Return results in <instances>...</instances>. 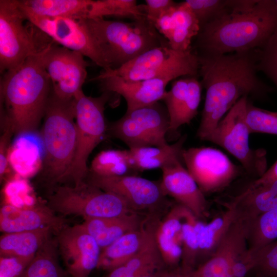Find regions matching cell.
Here are the masks:
<instances>
[{"instance_id": "obj_49", "label": "cell", "mask_w": 277, "mask_h": 277, "mask_svg": "<svg viewBox=\"0 0 277 277\" xmlns=\"http://www.w3.org/2000/svg\"><path fill=\"white\" fill-rule=\"evenodd\" d=\"M159 271L157 273H154V274H149V275H144V276H140V277H158L160 274V273L163 271Z\"/></svg>"}, {"instance_id": "obj_19", "label": "cell", "mask_w": 277, "mask_h": 277, "mask_svg": "<svg viewBox=\"0 0 277 277\" xmlns=\"http://www.w3.org/2000/svg\"><path fill=\"white\" fill-rule=\"evenodd\" d=\"M249 222L236 219L211 257L199 265L198 277H233L231 266L238 254L247 247Z\"/></svg>"}, {"instance_id": "obj_9", "label": "cell", "mask_w": 277, "mask_h": 277, "mask_svg": "<svg viewBox=\"0 0 277 277\" xmlns=\"http://www.w3.org/2000/svg\"><path fill=\"white\" fill-rule=\"evenodd\" d=\"M47 205L54 212L81 216L84 220L137 213L121 196L86 181L77 186H56L48 195Z\"/></svg>"}, {"instance_id": "obj_50", "label": "cell", "mask_w": 277, "mask_h": 277, "mask_svg": "<svg viewBox=\"0 0 277 277\" xmlns=\"http://www.w3.org/2000/svg\"><path fill=\"white\" fill-rule=\"evenodd\" d=\"M275 3H276V5H277V0H275Z\"/></svg>"}, {"instance_id": "obj_13", "label": "cell", "mask_w": 277, "mask_h": 277, "mask_svg": "<svg viewBox=\"0 0 277 277\" xmlns=\"http://www.w3.org/2000/svg\"><path fill=\"white\" fill-rule=\"evenodd\" d=\"M42 60L51 83L52 92L56 97L71 100L82 90L88 63L82 54L53 41L45 49Z\"/></svg>"}, {"instance_id": "obj_11", "label": "cell", "mask_w": 277, "mask_h": 277, "mask_svg": "<svg viewBox=\"0 0 277 277\" xmlns=\"http://www.w3.org/2000/svg\"><path fill=\"white\" fill-rule=\"evenodd\" d=\"M170 120L167 109L160 102L137 108L112 123L107 131L125 143L129 149L145 147H165Z\"/></svg>"}, {"instance_id": "obj_18", "label": "cell", "mask_w": 277, "mask_h": 277, "mask_svg": "<svg viewBox=\"0 0 277 277\" xmlns=\"http://www.w3.org/2000/svg\"><path fill=\"white\" fill-rule=\"evenodd\" d=\"M67 220L55 215L47 205L18 207L7 204L0 210V230L4 233L50 227L56 234L67 225Z\"/></svg>"}, {"instance_id": "obj_41", "label": "cell", "mask_w": 277, "mask_h": 277, "mask_svg": "<svg viewBox=\"0 0 277 277\" xmlns=\"http://www.w3.org/2000/svg\"><path fill=\"white\" fill-rule=\"evenodd\" d=\"M253 270L259 277H277V241L256 251Z\"/></svg>"}, {"instance_id": "obj_32", "label": "cell", "mask_w": 277, "mask_h": 277, "mask_svg": "<svg viewBox=\"0 0 277 277\" xmlns=\"http://www.w3.org/2000/svg\"><path fill=\"white\" fill-rule=\"evenodd\" d=\"M223 214L208 224H204L199 232L197 264H203L213 254L236 217L235 209L227 205Z\"/></svg>"}, {"instance_id": "obj_26", "label": "cell", "mask_w": 277, "mask_h": 277, "mask_svg": "<svg viewBox=\"0 0 277 277\" xmlns=\"http://www.w3.org/2000/svg\"><path fill=\"white\" fill-rule=\"evenodd\" d=\"M227 205L235 209L238 217L250 222L259 215L277 208V180L258 186L247 187Z\"/></svg>"}, {"instance_id": "obj_8", "label": "cell", "mask_w": 277, "mask_h": 277, "mask_svg": "<svg viewBox=\"0 0 277 277\" xmlns=\"http://www.w3.org/2000/svg\"><path fill=\"white\" fill-rule=\"evenodd\" d=\"M110 97L108 92L97 97L89 96L83 90L74 96L76 148L64 185L77 186L85 181L89 172L88 159L107 131L104 111Z\"/></svg>"}, {"instance_id": "obj_46", "label": "cell", "mask_w": 277, "mask_h": 277, "mask_svg": "<svg viewBox=\"0 0 277 277\" xmlns=\"http://www.w3.org/2000/svg\"><path fill=\"white\" fill-rule=\"evenodd\" d=\"M277 180V161L260 177L255 179L248 187H255Z\"/></svg>"}, {"instance_id": "obj_43", "label": "cell", "mask_w": 277, "mask_h": 277, "mask_svg": "<svg viewBox=\"0 0 277 277\" xmlns=\"http://www.w3.org/2000/svg\"><path fill=\"white\" fill-rule=\"evenodd\" d=\"M34 256L0 257V277H20Z\"/></svg>"}, {"instance_id": "obj_39", "label": "cell", "mask_w": 277, "mask_h": 277, "mask_svg": "<svg viewBox=\"0 0 277 277\" xmlns=\"http://www.w3.org/2000/svg\"><path fill=\"white\" fill-rule=\"evenodd\" d=\"M246 120L250 134L262 133L277 135V111H271L254 106L248 100Z\"/></svg>"}, {"instance_id": "obj_28", "label": "cell", "mask_w": 277, "mask_h": 277, "mask_svg": "<svg viewBox=\"0 0 277 277\" xmlns=\"http://www.w3.org/2000/svg\"><path fill=\"white\" fill-rule=\"evenodd\" d=\"M158 223L141 249L125 264L110 271L106 277H140L164 270L166 266L155 239Z\"/></svg>"}, {"instance_id": "obj_5", "label": "cell", "mask_w": 277, "mask_h": 277, "mask_svg": "<svg viewBox=\"0 0 277 277\" xmlns=\"http://www.w3.org/2000/svg\"><path fill=\"white\" fill-rule=\"evenodd\" d=\"M84 21L98 43L109 69L118 68L149 50L169 45L147 18L132 22L104 18Z\"/></svg>"}, {"instance_id": "obj_14", "label": "cell", "mask_w": 277, "mask_h": 277, "mask_svg": "<svg viewBox=\"0 0 277 277\" xmlns=\"http://www.w3.org/2000/svg\"><path fill=\"white\" fill-rule=\"evenodd\" d=\"M101 189L122 197L135 212L154 214L169 205L161 186L155 182L134 175L101 177L88 173L85 180Z\"/></svg>"}, {"instance_id": "obj_36", "label": "cell", "mask_w": 277, "mask_h": 277, "mask_svg": "<svg viewBox=\"0 0 277 277\" xmlns=\"http://www.w3.org/2000/svg\"><path fill=\"white\" fill-rule=\"evenodd\" d=\"M277 240V208L266 212L249 223L247 244L258 251Z\"/></svg>"}, {"instance_id": "obj_47", "label": "cell", "mask_w": 277, "mask_h": 277, "mask_svg": "<svg viewBox=\"0 0 277 277\" xmlns=\"http://www.w3.org/2000/svg\"><path fill=\"white\" fill-rule=\"evenodd\" d=\"M186 273L180 266L175 268H170V270H163L158 277H184Z\"/></svg>"}, {"instance_id": "obj_25", "label": "cell", "mask_w": 277, "mask_h": 277, "mask_svg": "<svg viewBox=\"0 0 277 277\" xmlns=\"http://www.w3.org/2000/svg\"><path fill=\"white\" fill-rule=\"evenodd\" d=\"M185 207L177 204L159 221L155 231V239L162 260L170 268L179 267L181 263L182 228Z\"/></svg>"}, {"instance_id": "obj_2", "label": "cell", "mask_w": 277, "mask_h": 277, "mask_svg": "<svg viewBox=\"0 0 277 277\" xmlns=\"http://www.w3.org/2000/svg\"><path fill=\"white\" fill-rule=\"evenodd\" d=\"M277 30L275 0H258L251 8L226 13L203 26L196 36L197 55H222L263 47Z\"/></svg>"}, {"instance_id": "obj_24", "label": "cell", "mask_w": 277, "mask_h": 277, "mask_svg": "<svg viewBox=\"0 0 277 277\" xmlns=\"http://www.w3.org/2000/svg\"><path fill=\"white\" fill-rule=\"evenodd\" d=\"M150 217L141 228L127 233L102 250L97 268L110 271L133 257L159 222L157 216L154 215L151 220Z\"/></svg>"}, {"instance_id": "obj_34", "label": "cell", "mask_w": 277, "mask_h": 277, "mask_svg": "<svg viewBox=\"0 0 277 277\" xmlns=\"http://www.w3.org/2000/svg\"><path fill=\"white\" fill-rule=\"evenodd\" d=\"M58 254L55 239L52 238L35 254L20 277H66Z\"/></svg>"}, {"instance_id": "obj_20", "label": "cell", "mask_w": 277, "mask_h": 277, "mask_svg": "<svg viewBox=\"0 0 277 277\" xmlns=\"http://www.w3.org/2000/svg\"><path fill=\"white\" fill-rule=\"evenodd\" d=\"M202 86L195 76L175 80L162 100L170 120L169 132L189 124L197 114Z\"/></svg>"}, {"instance_id": "obj_22", "label": "cell", "mask_w": 277, "mask_h": 277, "mask_svg": "<svg viewBox=\"0 0 277 277\" xmlns=\"http://www.w3.org/2000/svg\"><path fill=\"white\" fill-rule=\"evenodd\" d=\"M153 24L170 47L180 51L191 48L192 39L200 31L198 20L184 1L176 3Z\"/></svg>"}, {"instance_id": "obj_48", "label": "cell", "mask_w": 277, "mask_h": 277, "mask_svg": "<svg viewBox=\"0 0 277 277\" xmlns=\"http://www.w3.org/2000/svg\"><path fill=\"white\" fill-rule=\"evenodd\" d=\"M184 277H197L194 272V270L191 272L186 273Z\"/></svg>"}, {"instance_id": "obj_17", "label": "cell", "mask_w": 277, "mask_h": 277, "mask_svg": "<svg viewBox=\"0 0 277 277\" xmlns=\"http://www.w3.org/2000/svg\"><path fill=\"white\" fill-rule=\"evenodd\" d=\"M182 163V160H176L161 169V186L166 195L173 197L200 219L206 214L207 202Z\"/></svg>"}, {"instance_id": "obj_16", "label": "cell", "mask_w": 277, "mask_h": 277, "mask_svg": "<svg viewBox=\"0 0 277 277\" xmlns=\"http://www.w3.org/2000/svg\"><path fill=\"white\" fill-rule=\"evenodd\" d=\"M54 238L66 273L70 277H89L97 267L101 248L82 224L66 226Z\"/></svg>"}, {"instance_id": "obj_35", "label": "cell", "mask_w": 277, "mask_h": 277, "mask_svg": "<svg viewBox=\"0 0 277 277\" xmlns=\"http://www.w3.org/2000/svg\"><path fill=\"white\" fill-rule=\"evenodd\" d=\"M133 171L128 150L108 149L99 152L93 159L89 173L101 177L129 175Z\"/></svg>"}, {"instance_id": "obj_40", "label": "cell", "mask_w": 277, "mask_h": 277, "mask_svg": "<svg viewBox=\"0 0 277 277\" xmlns=\"http://www.w3.org/2000/svg\"><path fill=\"white\" fill-rule=\"evenodd\" d=\"M255 51L258 71L263 72L277 88V30L263 47Z\"/></svg>"}, {"instance_id": "obj_10", "label": "cell", "mask_w": 277, "mask_h": 277, "mask_svg": "<svg viewBox=\"0 0 277 277\" xmlns=\"http://www.w3.org/2000/svg\"><path fill=\"white\" fill-rule=\"evenodd\" d=\"M249 97L243 96L219 122L205 139L226 150L241 163L244 170L258 179L267 170L266 151L250 147V131L246 120Z\"/></svg>"}, {"instance_id": "obj_38", "label": "cell", "mask_w": 277, "mask_h": 277, "mask_svg": "<svg viewBox=\"0 0 277 277\" xmlns=\"http://www.w3.org/2000/svg\"><path fill=\"white\" fill-rule=\"evenodd\" d=\"M184 2L195 15L200 29L209 22L232 12L231 0H186Z\"/></svg>"}, {"instance_id": "obj_37", "label": "cell", "mask_w": 277, "mask_h": 277, "mask_svg": "<svg viewBox=\"0 0 277 277\" xmlns=\"http://www.w3.org/2000/svg\"><path fill=\"white\" fill-rule=\"evenodd\" d=\"M105 16L127 17L133 20L146 18L143 5H137L135 0H92L87 18Z\"/></svg>"}, {"instance_id": "obj_30", "label": "cell", "mask_w": 277, "mask_h": 277, "mask_svg": "<svg viewBox=\"0 0 277 277\" xmlns=\"http://www.w3.org/2000/svg\"><path fill=\"white\" fill-rule=\"evenodd\" d=\"M186 135L165 147L145 146L129 149L131 168L134 171H142L165 166L176 160H182V154Z\"/></svg>"}, {"instance_id": "obj_7", "label": "cell", "mask_w": 277, "mask_h": 277, "mask_svg": "<svg viewBox=\"0 0 277 277\" xmlns=\"http://www.w3.org/2000/svg\"><path fill=\"white\" fill-rule=\"evenodd\" d=\"M199 68V57L192 48L180 51L167 45L149 50L118 68L103 70L91 81L117 76L132 81L162 78L171 82L181 76L196 77Z\"/></svg>"}, {"instance_id": "obj_42", "label": "cell", "mask_w": 277, "mask_h": 277, "mask_svg": "<svg viewBox=\"0 0 277 277\" xmlns=\"http://www.w3.org/2000/svg\"><path fill=\"white\" fill-rule=\"evenodd\" d=\"M2 132L0 137V179L2 181L10 170L8 163V152L11 146V139L15 134L12 125L6 118H1Z\"/></svg>"}, {"instance_id": "obj_29", "label": "cell", "mask_w": 277, "mask_h": 277, "mask_svg": "<svg viewBox=\"0 0 277 277\" xmlns=\"http://www.w3.org/2000/svg\"><path fill=\"white\" fill-rule=\"evenodd\" d=\"M26 16L86 19L92 0H18Z\"/></svg>"}, {"instance_id": "obj_33", "label": "cell", "mask_w": 277, "mask_h": 277, "mask_svg": "<svg viewBox=\"0 0 277 277\" xmlns=\"http://www.w3.org/2000/svg\"><path fill=\"white\" fill-rule=\"evenodd\" d=\"M204 223L185 208L182 228V257L180 267L186 272L194 271L197 264L199 232Z\"/></svg>"}, {"instance_id": "obj_1", "label": "cell", "mask_w": 277, "mask_h": 277, "mask_svg": "<svg viewBox=\"0 0 277 277\" xmlns=\"http://www.w3.org/2000/svg\"><path fill=\"white\" fill-rule=\"evenodd\" d=\"M255 50L222 55H198L199 75L206 98L196 135L201 140L213 131L243 96L262 98L270 91L258 76Z\"/></svg>"}, {"instance_id": "obj_21", "label": "cell", "mask_w": 277, "mask_h": 277, "mask_svg": "<svg viewBox=\"0 0 277 277\" xmlns=\"http://www.w3.org/2000/svg\"><path fill=\"white\" fill-rule=\"evenodd\" d=\"M103 92H113L122 96L126 101V111L152 105L162 101L169 81L153 78L128 81L117 76L100 79Z\"/></svg>"}, {"instance_id": "obj_27", "label": "cell", "mask_w": 277, "mask_h": 277, "mask_svg": "<svg viewBox=\"0 0 277 277\" xmlns=\"http://www.w3.org/2000/svg\"><path fill=\"white\" fill-rule=\"evenodd\" d=\"M146 220L140 213H131L116 217L86 219L82 225L102 250L127 233L141 228Z\"/></svg>"}, {"instance_id": "obj_31", "label": "cell", "mask_w": 277, "mask_h": 277, "mask_svg": "<svg viewBox=\"0 0 277 277\" xmlns=\"http://www.w3.org/2000/svg\"><path fill=\"white\" fill-rule=\"evenodd\" d=\"M55 234L50 227L23 232L4 233L0 239L1 257L34 256Z\"/></svg>"}, {"instance_id": "obj_3", "label": "cell", "mask_w": 277, "mask_h": 277, "mask_svg": "<svg viewBox=\"0 0 277 277\" xmlns=\"http://www.w3.org/2000/svg\"><path fill=\"white\" fill-rule=\"evenodd\" d=\"M46 48L1 76V118L10 122L16 135L35 132L44 117L52 90L43 64Z\"/></svg>"}, {"instance_id": "obj_45", "label": "cell", "mask_w": 277, "mask_h": 277, "mask_svg": "<svg viewBox=\"0 0 277 277\" xmlns=\"http://www.w3.org/2000/svg\"><path fill=\"white\" fill-rule=\"evenodd\" d=\"M145 3L143 7L146 18L152 24L176 3L172 0H146Z\"/></svg>"}, {"instance_id": "obj_15", "label": "cell", "mask_w": 277, "mask_h": 277, "mask_svg": "<svg viewBox=\"0 0 277 277\" xmlns=\"http://www.w3.org/2000/svg\"><path fill=\"white\" fill-rule=\"evenodd\" d=\"M28 21L56 44L90 58L104 70L109 69L102 52L84 19L26 16Z\"/></svg>"}, {"instance_id": "obj_4", "label": "cell", "mask_w": 277, "mask_h": 277, "mask_svg": "<svg viewBox=\"0 0 277 277\" xmlns=\"http://www.w3.org/2000/svg\"><path fill=\"white\" fill-rule=\"evenodd\" d=\"M40 134L44 149L41 177L50 192L64 185L76 148L74 98L66 101L51 92Z\"/></svg>"}, {"instance_id": "obj_23", "label": "cell", "mask_w": 277, "mask_h": 277, "mask_svg": "<svg viewBox=\"0 0 277 277\" xmlns=\"http://www.w3.org/2000/svg\"><path fill=\"white\" fill-rule=\"evenodd\" d=\"M44 156L41 136L34 132L16 135L11 144L8 159L11 170L26 179L41 172Z\"/></svg>"}, {"instance_id": "obj_6", "label": "cell", "mask_w": 277, "mask_h": 277, "mask_svg": "<svg viewBox=\"0 0 277 277\" xmlns=\"http://www.w3.org/2000/svg\"><path fill=\"white\" fill-rule=\"evenodd\" d=\"M53 41L27 20L18 0L0 1V71L21 65Z\"/></svg>"}, {"instance_id": "obj_44", "label": "cell", "mask_w": 277, "mask_h": 277, "mask_svg": "<svg viewBox=\"0 0 277 277\" xmlns=\"http://www.w3.org/2000/svg\"><path fill=\"white\" fill-rule=\"evenodd\" d=\"M256 252L246 247L235 257L231 266L233 277H246L253 270L255 263Z\"/></svg>"}, {"instance_id": "obj_12", "label": "cell", "mask_w": 277, "mask_h": 277, "mask_svg": "<svg viewBox=\"0 0 277 277\" xmlns=\"http://www.w3.org/2000/svg\"><path fill=\"white\" fill-rule=\"evenodd\" d=\"M182 161L204 194L228 186L243 171L221 151L211 147L184 149Z\"/></svg>"}]
</instances>
